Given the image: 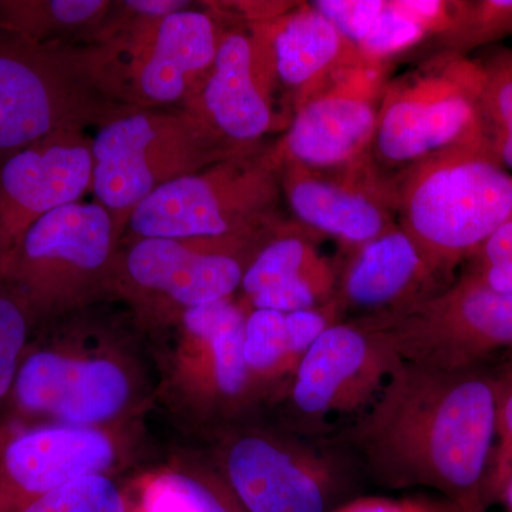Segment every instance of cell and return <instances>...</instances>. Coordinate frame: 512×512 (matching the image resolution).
Masks as SVG:
<instances>
[{
	"mask_svg": "<svg viewBox=\"0 0 512 512\" xmlns=\"http://www.w3.org/2000/svg\"><path fill=\"white\" fill-rule=\"evenodd\" d=\"M248 311L234 298L207 303L148 339L157 367L156 404L190 436L201 439L264 413V397L244 357Z\"/></svg>",
	"mask_w": 512,
	"mask_h": 512,
	"instance_id": "obj_5",
	"label": "cell"
},
{
	"mask_svg": "<svg viewBox=\"0 0 512 512\" xmlns=\"http://www.w3.org/2000/svg\"><path fill=\"white\" fill-rule=\"evenodd\" d=\"M512 36V0H461L454 29L437 40V52L467 55L471 50Z\"/></svg>",
	"mask_w": 512,
	"mask_h": 512,
	"instance_id": "obj_27",
	"label": "cell"
},
{
	"mask_svg": "<svg viewBox=\"0 0 512 512\" xmlns=\"http://www.w3.org/2000/svg\"><path fill=\"white\" fill-rule=\"evenodd\" d=\"M390 73L392 64L363 60L303 103L274 144L279 163L328 171L370 167V147Z\"/></svg>",
	"mask_w": 512,
	"mask_h": 512,
	"instance_id": "obj_16",
	"label": "cell"
},
{
	"mask_svg": "<svg viewBox=\"0 0 512 512\" xmlns=\"http://www.w3.org/2000/svg\"><path fill=\"white\" fill-rule=\"evenodd\" d=\"M500 503L507 505V511L512 512V481L501 495Z\"/></svg>",
	"mask_w": 512,
	"mask_h": 512,
	"instance_id": "obj_37",
	"label": "cell"
},
{
	"mask_svg": "<svg viewBox=\"0 0 512 512\" xmlns=\"http://www.w3.org/2000/svg\"><path fill=\"white\" fill-rule=\"evenodd\" d=\"M394 185L397 222L447 285L512 215V175L487 144L426 158Z\"/></svg>",
	"mask_w": 512,
	"mask_h": 512,
	"instance_id": "obj_6",
	"label": "cell"
},
{
	"mask_svg": "<svg viewBox=\"0 0 512 512\" xmlns=\"http://www.w3.org/2000/svg\"><path fill=\"white\" fill-rule=\"evenodd\" d=\"M325 238L299 222L285 221L252 256L242 276L245 306L332 265L336 259L320 252Z\"/></svg>",
	"mask_w": 512,
	"mask_h": 512,
	"instance_id": "obj_23",
	"label": "cell"
},
{
	"mask_svg": "<svg viewBox=\"0 0 512 512\" xmlns=\"http://www.w3.org/2000/svg\"><path fill=\"white\" fill-rule=\"evenodd\" d=\"M190 5V2L180 0H127L124 8L131 10L137 18L158 19L173 13L181 12Z\"/></svg>",
	"mask_w": 512,
	"mask_h": 512,
	"instance_id": "obj_35",
	"label": "cell"
},
{
	"mask_svg": "<svg viewBox=\"0 0 512 512\" xmlns=\"http://www.w3.org/2000/svg\"><path fill=\"white\" fill-rule=\"evenodd\" d=\"M460 274L491 291L512 293V215L485 239Z\"/></svg>",
	"mask_w": 512,
	"mask_h": 512,
	"instance_id": "obj_31",
	"label": "cell"
},
{
	"mask_svg": "<svg viewBox=\"0 0 512 512\" xmlns=\"http://www.w3.org/2000/svg\"><path fill=\"white\" fill-rule=\"evenodd\" d=\"M333 512H461L439 497L416 495L406 498L359 497Z\"/></svg>",
	"mask_w": 512,
	"mask_h": 512,
	"instance_id": "obj_34",
	"label": "cell"
},
{
	"mask_svg": "<svg viewBox=\"0 0 512 512\" xmlns=\"http://www.w3.org/2000/svg\"><path fill=\"white\" fill-rule=\"evenodd\" d=\"M222 33L210 13L185 9L137 18L96 49L111 94L136 109H153L187 99L214 63Z\"/></svg>",
	"mask_w": 512,
	"mask_h": 512,
	"instance_id": "obj_14",
	"label": "cell"
},
{
	"mask_svg": "<svg viewBox=\"0 0 512 512\" xmlns=\"http://www.w3.org/2000/svg\"><path fill=\"white\" fill-rule=\"evenodd\" d=\"M264 35L276 99L282 92L286 116L363 62L359 50L312 3H295L284 15L256 23Z\"/></svg>",
	"mask_w": 512,
	"mask_h": 512,
	"instance_id": "obj_21",
	"label": "cell"
},
{
	"mask_svg": "<svg viewBox=\"0 0 512 512\" xmlns=\"http://www.w3.org/2000/svg\"><path fill=\"white\" fill-rule=\"evenodd\" d=\"M185 100V109L238 151L265 146L269 133L286 130L265 39L255 23L224 29L214 63Z\"/></svg>",
	"mask_w": 512,
	"mask_h": 512,
	"instance_id": "obj_17",
	"label": "cell"
},
{
	"mask_svg": "<svg viewBox=\"0 0 512 512\" xmlns=\"http://www.w3.org/2000/svg\"><path fill=\"white\" fill-rule=\"evenodd\" d=\"M138 512H245L202 451L180 450L141 480Z\"/></svg>",
	"mask_w": 512,
	"mask_h": 512,
	"instance_id": "obj_22",
	"label": "cell"
},
{
	"mask_svg": "<svg viewBox=\"0 0 512 512\" xmlns=\"http://www.w3.org/2000/svg\"><path fill=\"white\" fill-rule=\"evenodd\" d=\"M202 453L245 512H333L360 497L362 468L332 437H313L256 414L200 439Z\"/></svg>",
	"mask_w": 512,
	"mask_h": 512,
	"instance_id": "obj_3",
	"label": "cell"
},
{
	"mask_svg": "<svg viewBox=\"0 0 512 512\" xmlns=\"http://www.w3.org/2000/svg\"><path fill=\"white\" fill-rule=\"evenodd\" d=\"M109 6L101 0H0V30L32 42H62L99 22Z\"/></svg>",
	"mask_w": 512,
	"mask_h": 512,
	"instance_id": "obj_24",
	"label": "cell"
},
{
	"mask_svg": "<svg viewBox=\"0 0 512 512\" xmlns=\"http://www.w3.org/2000/svg\"><path fill=\"white\" fill-rule=\"evenodd\" d=\"M256 251H215L165 238L121 241L111 301L126 303L147 339L157 338L191 309L234 298Z\"/></svg>",
	"mask_w": 512,
	"mask_h": 512,
	"instance_id": "obj_12",
	"label": "cell"
},
{
	"mask_svg": "<svg viewBox=\"0 0 512 512\" xmlns=\"http://www.w3.org/2000/svg\"><path fill=\"white\" fill-rule=\"evenodd\" d=\"M25 512H130V507L116 476L89 474L43 495Z\"/></svg>",
	"mask_w": 512,
	"mask_h": 512,
	"instance_id": "obj_28",
	"label": "cell"
},
{
	"mask_svg": "<svg viewBox=\"0 0 512 512\" xmlns=\"http://www.w3.org/2000/svg\"><path fill=\"white\" fill-rule=\"evenodd\" d=\"M141 448V421L116 427H5L0 430V512H25L74 478L116 476L136 463Z\"/></svg>",
	"mask_w": 512,
	"mask_h": 512,
	"instance_id": "obj_15",
	"label": "cell"
},
{
	"mask_svg": "<svg viewBox=\"0 0 512 512\" xmlns=\"http://www.w3.org/2000/svg\"><path fill=\"white\" fill-rule=\"evenodd\" d=\"M512 481V363L501 357L497 377V434L491 461L488 497L490 504L500 503L501 495Z\"/></svg>",
	"mask_w": 512,
	"mask_h": 512,
	"instance_id": "obj_30",
	"label": "cell"
},
{
	"mask_svg": "<svg viewBox=\"0 0 512 512\" xmlns=\"http://www.w3.org/2000/svg\"><path fill=\"white\" fill-rule=\"evenodd\" d=\"M424 40H429V36L419 23L397 8L394 0H386L382 13L357 50L366 62L392 64L396 57L417 49Z\"/></svg>",
	"mask_w": 512,
	"mask_h": 512,
	"instance_id": "obj_29",
	"label": "cell"
},
{
	"mask_svg": "<svg viewBox=\"0 0 512 512\" xmlns=\"http://www.w3.org/2000/svg\"><path fill=\"white\" fill-rule=\"evenodd\" d=\"M399 224L339 258L335 301L343 320L406 311L447 288Z\"/></svg>",
	"mask_w": 512,
	"mask_h": 512,
	"instance_id": "obj_20",
	"label": "cell"
},
{
	"mask_svg": "<svg viewBox=\"0 0 512 512\" xmlns=\"http://www.w3.org/2000/svg\"><path fill=\"white\" fill-rule=\"evenodd\" d=\"M498 362L439 370L400 362L365 413L333 433L367 481L427 488L461 512L490 508Z\"/></svg>",
	"mask_w": 512,
	"mask_h": 512,
	"instance_id": "obj_1",
	"label": "cell"
},
{
	"mask_svg": "<svg viewBox=\"0 0 512 512\" xmlns=\"http://www.w3.org/2000/svg\"><path fill=\"white\" fill-rule=\"evenodd\" d=\"M485 136H487L488 148L497 158L498 163L503 165L505 170L507 168L512 170V131L503 130V128H487Z\"/></svg>",
	"mask_w": 512,
	"mask_h": 512,
	"instance_id": "obj_36",
	"label": "cell"
},
{
	"mask_svg": "<svg viewBox=\"0 0 512 512\" xmlns=\"http://www.w3.org/2000/svg\"><path fill=\"white\" fill-rule=\"evenodd\" d=\"M484 72L481 107L485 130L512 131V49H498L480 59Z\"/></svg>",
	"mask_w": 512,
	"mask_h": 512,
	"instance_id": "obj_32",
	"label": "cell"
},
{
	"mask_svg": "<svg viewBox=\"0 0 512 512\" xmlns=\"http://www.w3.org/2000/svg\"><path fill=\"white\" fill-rule=\"evenodd\" d=\"M92 183V141L82 131H60L5 157L0 164V265L35 222L79 201Z\"/></svg>",
	"mask_w": 512,
	"mask_h": 512,
	"instance_id": "obj_19",
	"label": "cell"
},
{
	"mask_svg": "<svg viewBox=\"0 0 512 512\" xmlns=\"http://www.w3.org/2000/svg\"><path fill=\"white\" fill-rule=\"evenodd\" d=\"M400 362L375 326L342 320L316 339L264 414L295 433L332 436L372 406Z\"/></svg>",
	"mask_w": 512,
	"mask_h": 512,
	"instance_id": "obj_11",
	"label": "cell"
},
{
	"mask_svg": "<svg viewBox=\"0 0 512 512\" xmlns=\"http://www.w3.org/2000/svg\"><path fill=\"white\" fill-rule=\"evenodd\" d=\"M244 357L266 409L284 389L296 367L289 350L285 313L249 309L245 319Z\"/></svg>",
	"mask_w": 512,
	"mask_h": 512,
	"instance_id": "obj_25",
	"label": "cell"
},
{
	"mask_svg": "<svg viewBox=\"0 0 512 512\" xmlns=\"http://www.w3.org/2000/svg\"><path fill=\"white\" fill-rule=\"evenodd\" d=\"M120 244L99 202L63 205L22 235L0 265V281L26 303L37 329L111 301V272Z\"/></svg>",
	"mask_w": 512,
	"mask_h": 512,
	"instance_id": "obj_9",
	"label": "cell"
},
{
	"mask_svg": "<svg viewBox=\"0 0 512 512\" xmlns=\"http://www.w3.org/2000/svg\"><path fill=\"white\" fill-rule=\"evenodd\" d=\"M503 357L504 359L510 360V362L512 363V349L510 350V352L505 353Z\"/></svg>",
	"mask_w": 512,
	"mask_h": 512,
	"instance_id": "obj_38",
	"label": "cell"
},
{
	"mask_svg": "<svg viewBox=\"0 0 512 512\" xmlns=\"http://www.w3.org/2000/svg\"><path fill=\"white\" fill-rule=\"evenodd\" d=\"M281 185L295 221L320 237L336 239L343 252L399 224L396 185L369 165L328 171L281 164Z\"/></svg>",
	"mask_w": 512,
	"mask_h": 512,
	"instance_id": "obj_18",
	"label": "cell"
},
{
	"mask_svg": "<svg viewBox=\"0 0 512 512\" xmlns=\"http://www.w3.org/2000/svg\"><path fill=\"white\" fill-rule=\"evenodd\" d=\"M311 3L356 47L386 6V0H316Z\"/></svg>",
	"mask_w": 512,
	"mask_h": 512,
	"instance_id": "obj_33",
	"label": "cell"
},
{
	"mask_svg": "<svg viewBox=\"0 0 512 512\" xmlns=\"http://www.w3.org/2000/svg\"><path fill=\"white\" fill-rule=\"evenodd\" d=\"M483 86L480 59L454 52H436L409 72L390 77L370 147L373 173L394 184L426 158L487 144Z\"/></svg>",
	"mask_w": 512,
	"mask_h": 512,
	"instance_id": "obj_8",
	"label": "cell"
},
{
	"mask_svg": "<svg viewBox=\"0 0 512 512\" xmlns=\"http://www.w3.org/2000/svg\"><path fill=\"white\" fill-rule=\"evenodd\" d=\"M35 330L26 303L0 281V430L8 414L20 362Z\"/></svg>",
	"mask_w": 512,
	"mask_h": 512,
	"instance_id": "obj_26",
	"label": "cell"
},
{
	"mask_svg": "<svg viewBox=\"0 0 512 512\" xmlns=\"http://www.w3.org/2000/svg\"><path fill=\"white\" fill-rule=\"evenodd\" d=\"M274 144L163 185L128 220V239L165 238L217 251L255 249L285 218Z\"/></svg>",
	"mask_w": 512,
	"mask_h": 512,
	"instance_id": "obj_4",
	"label": "cell"
},
{
	"mask_svg": "<svg viewBox=\"0 0 512 512\" xmlns=\"http://www.w3.org/2000/svg\"><path fill=\"white\" fill-rule=\"evenodd\" d=\"M92 153V190L123 239L133 211L158 188L249 151L229 146L187 109H138L103 124Z\"/></svg>",
	"mask_w": 512,
	"mask_h": 512,
	"instance_id": "obj_10",
	"label": "cell"
},
{
	"mask_svg": "<svg viewBox=\"0 0 512 512\" xmlns=\"http://www.w3.org/2000/svg\"><path fill=\"white\" fill-rule=\"evenodd\" d=\"M359 319L379 329L403 362L433 369L491 365L512 349V293L463 274L406 311Z\"/></svg>",
	"mask_w": 512,
	"mask_h": 512,
	"instance_id": "obj_13",
	"label": "cell"
},
{
	"mask_svg": "<svg viewBox=\"0 0 512 512\" xmlns=\"http://www.w3.org/2000/svg\"><path fill=\"white\" fill-rule=\"evenodd\" d=\"M136 110L111 94L96 47L32 42L0 30V156Z\"/></svg>",
	"mask_w": 512,
	"mask_h": 512,
	"instance_id": "obj_7",
	"label": "cell"
},
{
	"mask_svg": "<svg viewBox=\"0 0 512 512\" xmlns=\"http://www.w3.org/2000/svg\"><path fill=\"white\" fill-rule=\"evenodd\" d=\"M96 306L35 330L3 429L126 426L156 406L157 367L150 340L131 315L124 318Z\"/></svg>",
	"mask_w": 512,
	"mask_h": 512,
	"instance_id": "obj_2",
	"label": "cell"
}]
</instances>
